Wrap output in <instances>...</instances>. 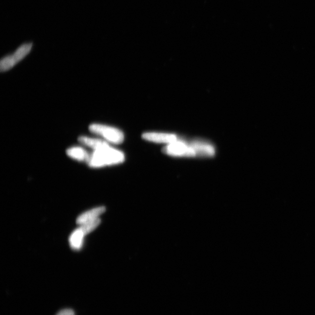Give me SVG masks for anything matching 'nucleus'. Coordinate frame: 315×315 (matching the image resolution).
<instances>
[{
	"label": "nucleus",
	"instance_id": "f257e3e1",
	"mask_svg": "<svg viewBox=\"0 0 315 315\" xmlns=\"http://www.w3.org/2000/svg\"><path fill=\"white\" fill-rule=\"evenodd\" d=\"M125 159V154L122 151L110 145L101 150L94 151L91 154L88 164L92 168H101L121 164Z\"/></svg>",
	"mask_w": 315,
	"mask_h": 315
},
{
	"label": "nucleus",
	"instance_id": "f8f14e48",
	"mask_svg": "<svg viewBox=\"0 0 315 315\" xmlns=\"http://www.w3.org/2000/svg\"><path fill=\"white\" fill-rule=\"evenodd\" d=\"M56 315H75V313L72 309H64L60 311Z\"/></svg>",
	"mask_w": 315,
	"mask_h": 315
},
{
	"label": "nucleus",
	"instance_id": "9d476101",
	"mask_svg": "<svg viewBox=\"0 0 315 315\" xmlns=\"http://www.w3.org/2000/svg\"><path fill=\"white\" fill-rule=\"evenodd\" d=\"M85 236V234L83 233L79 228L74 231L70 237L71 247L75 250H79V249H81Z\"/></svg>",
	"mask_w": 315,
	"mask_h": 315
},
{
	"label": "nucleus",
	"instance_id": "6e6552de",
	"mask_svg": "<svg viewBox=\"0 0 315 315\" xmlns=\"http://www.w3.org/2000/svg\"><path fill=\"white\" fill-rule=\"evenodd\" d=\"M79 142L86 147L93 149L94 151L101 150L110 145V143L104 140L91 138L86 136L79 137Z\"/></svg>",
	"mask_w": 315,
	"mask_h": 315
},
{
	"label": "nucleus",
	"instance_id": "7ed1b4c3",
	"mask_svg": "<svg viewBox=\"0 0 315 315\" xmlns=\"http://www.w3.org/2000/svg\"><path fill=\"white\" fill-rule=\"evenodd\" d=\"M163 152L168 156L176 157H197L195 150L190 142L180 139L167 144L163 148Z\"/></svg>",
	"mask_w": 315,
	"mask_h": 315
},
{
	"label": "nucleus",
	"instance_id": "423d86ee",
	"mask_svg": "<svg viewBox=\"0 0 315 315\" xmlns=\"http://www.w3.org/2000/svg\"><path fill=\"white\" fill-rule=\"evenodd\" d=\"M142 137L147 141L168 144L180 140L175 134L163 133H145L142 134Z\"/></svg>",
	"mask_w": 315,
	"mask_h": 315
},
{
	"label": "nucleus",
	"instance_id": "39448f33",
	"mask_svg": "<svg viewBox=\"0 0 315 315\" xmlns=\"http://www.w3.org/2000/svg\"><path fill=\"white\" fill-rule=\"evenodd\" d=\"M190 143L196 151L197 157H212L216 154L214 145L205 140H194Z\"/></svg>",
	"mask_w": 315,
	"mask_h": 315
},
{
	"label": "nucleus",
	"instance_id": "20e7f679",
	"mask_svg": "<svg viewBox=\"0 0 315 315\" xmlns=\"http://www.w3.org/2000/svg\"><path fill=\"white\" fill-rule=\"evenodd\" d=\"M32 44H26L22 45L16 52L11 55L4 57L0 63V70L6 71L12 68L17 63L21 61L30 52Z\"/></svg>",
	"mask_w": 315,
	"mask_h": 315
},
{
	"label": "nucleus",
	"instance_id": "1a4fd4ad",
	"mask_svg": "<svg viewBox=\"0 0 315 315\" xmlns=\"http://www.w3.org/2000/svg\"><path fill=\"white\" fill-rule=\"evenodd\" d=\"M68 157L77 161L88 162L90 160L91 154L84 148L80 147H73L68 148L66 151Z\"/></svg>",
	"mask_w": 315,
	"mask_h": 315
},
{
	"label": "nucleus",
	"instance_id": "f03ea898",
	"mask_svg": "<svg viewBox=\"0 0 315 315\" xmlns=\"http://www.w3.org/2000/svg\"><path fill=\"white\" fill-rule=\"evenodd\" d=\"M89 129L92 133L101 137L106 142L110 144H120L124 141V134L116 127L94 123L90 126Z\"/></svg>",
	"mask_w": 315,
	"mask_h": 315
},
{
	"label": "nucleus",
	"instance_id": "9b49d317",
	"mask_svg": "<svg viewBox=\"0 0 315 315\" xmlns=\"http://www.w3.org/2000/svg\"><path fill=\"white\" fill-rule=\"evenodd\" d=\"M100 224H101V220L98 219L81 225V227L79 228L81 229V230L85 234V236H87V234H90L91 232L95 230Z\"/></svg>",
	"mask_w": 315,
	"mask_h": 315
},
{
	"label": "nucleus",
	"instance_id": "0eeeda50",
	"mask_svg": "<svg viewBox=\"0 0 315 315\" xmlns=\"http://www.w3.org/2000/svg\"><path fill=\"white\" fill-rule=\"evenodd\" d=\"M105 210L106 209L104 207H99L92 209V210L80 215L77 218V223L81 225L91 221V220L99 219V216L104 214Z\"/></svg>",
	"mask_w": 315,
	"mask_h": 315
}]
</instances>
